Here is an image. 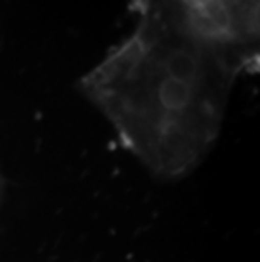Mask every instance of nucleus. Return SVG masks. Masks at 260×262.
Returning a JSON list of instances; mask_svg holds the SVG:
<instances>
[{
  "mask_svg": "<svg viewBox=\"0 0 260 262\" xmlns=\"http://www.w3.org/2000/svg\"><path fill=\"white\" fill-rule=\"evenodd\" d=\"M135 31L80 83L120 144L162 180L203 163L237 78L252 68L193 24L179 0H140Z\"/></svg>",
  "mask_w": 260,
  "mask_h": 262,
  "instance_id": "obj_1",
  "label": "nucleus"
}]
</instances>
